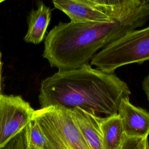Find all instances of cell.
Instances as JSON below:
<instances>
[{
	"instance_id": "cell-1",
	"label": "cell",
	"mask_w": 149,
	"mask_h": 149,
	"mask_svg": "<svg viewBox=\"0 0 149 149\" xmlns=\"http://www.w3.org/2000/svg\"><path fill=\"white\" fill-rule=\"evenodd\" d=\"M149 20V1L137 0L110 22H59L48 33L42 57L51 67L68 70L89 64L94 56Z\"/></svg>"
},
{
	"instance_id": "cell-2",
	"label": "cell",
	"mask_w": 149,
	"mask_h": 149,
	"mask_svg": "<svg viewBox=\"0 0 149 149\" xmlns=\"http://www.w3.org/2000/svg\"><path fill=\"white\" fill-rule=\"evenodd\" d=\"M127 84L113 73H106L86 64L68 70H58L41 83V108H80L109 116L118 113L123 98L129 97Z\"/></svg>"
},
{
	"instance_id": "cell-3",
	"label": "cell",
	"mask_w": 149,
	"mask_h": 149,
	"mask_svg": "<svg viewBox=\"0 0 149 149\" xmlns=\"http://www.w3.org/2000/svg\"><path fill=\"white\" fill-rule=\"evenodd\" d=\"M149 60V26L132 31L108 45L90 61V65L106 73L119 67Z\"/></svg>"
},
{
	"instance_id": "cell-4",
	"label": "cell",
	"mask_w": 149,
	"mask_h": 149,
	"mask_svg": "<svg viewBox=\"0 0 149 149\" xmlns=\"http://www.w3.org/2000/svg\"><path fill=\"white\" fill-rule=\"evenodd\" d=\"M51 149H90L71 113L59 107L35 110L33 118Z\"/></svg>"
},
{
	"instance_id": "cell-5",
	"label": "cell",
	"mask_w": 149,
	"mask_h": 149,
	"mask_svg": "<svg viewBox=\"0 0 149 149\" xmlns=\"http://www.w3.org/2000/svg\"><path fill=\"white\" fill-rule=\"evenodd\" d=\"M34 109L20 95L0 96V148L33 120Z\"/></svg>"
},
{
	"instance_id": "cell-6",
	"label": "cell",
	"mask_w": 149,
	"mask_h": 149,
	"mask_svg": "<svg viewBox=\"0 0 149 149\" xmlns=\"http://www.w3.org/2000/svg\"><path fill=\"white\" fill-rule=\"evenodd\" d=\"M55 8L62 11L74 23L89 22H110L113 16L109 17L91 2V0H54Z\"/></svg>"
},
{
	"instance_id": "cell-7",
	"label": "cell",
	"mask_w": 149,
	"mask_h": 149,
	"mask_svg": "<svg viewBox=\"0 0 149 149\" xmlns=\"http://www.w3.org/2000/svg\"><path fill=\"white\" fill-rule=\"evenodd\" d=\"M118 114L121 119L126 137H148L149 112L130 103L129 97L123 98L119 105Z\"/></svg>"
},
{
	"instance_id": "cell-8",
	"label": "cell",
	"mask_w": 149,
	"mask_h": 149,
	"mask_svg": "<svg viewBox=\"0 0 149 149\" xmlns=\"http://www.w3.org/2000/svg\"><path fill=\"white\" fill-rule=\"evenodd\" d=\"M72 116L90 149H103L100 116L93 111L80 108L70 110Z\"/></svg>"
},
{
	"instance_id": "cell-9",
	"label": "cell",
	"mask_w": 149,
	"mask_h": 149,
	"mask_svg": "<svg viewBox=\"0 0 149 149\" xmlns=\"http://www.w3.org/2000/svg\"><path fill=\"white\" fill-rule=\"evenodd\" d=\"M37 8L32 9L27 17L28 29L24 37L26 42L40 44L44 39L51 17V9L38 1Z\"/></svg>"
},
{
	"instance_id": "cell-10",
	"label": "cell",
	"mask_w": 149,
	"mask_h": 149,
	"mask_svg": "<svg viewBox=\"0 0 149 149\" xmlns=\"http://www.w3.org/2000/svg\"><path fill=\"white\" fill-rule=\"evenodd\" d=\"M103 149H119L126 136L118 114L99 119Z\"/></svg>"
},
{
	"instance_id": "cell-11",
	"label": "cell",
	"mask_w": 149,
	"mask_h": 149,
	"mask_svg": "<svg viewBox=\"0 0 149 149\" xmlns=\"http://www.w3.org/2000/svg\"><path fill=\"white\" fill-rule=\"evenodd\" d=\"M26 149H51L37 122L33 119L23 129Z\"/></svg>"
},
{
	"instance_id": "cell-12",
	"label": "cell",
	"mask_w": 149,
	"mask_h": 149,
	"mask_svg": "<svg viewBox=\"0 0 149 149\" xmlns=\"http://www.w3.org/2000/svg\"><path fill=\"white\" fill-rule=\"evenodd\" d=\"M119 149H149L148 139L126 137Z\"/></svg>"
},
{
	"instance_id": "cell-13",
	"label": "cell",
	"mask_w": 149,
	"mask_h": 149,
	"mask_svg": "<svg viewBox=\"0 0 149 149\" xmlns=\"http://www.w3.org/2000/svg\"><path fill=\"white\" fill-rule=\"evenodd\" d=\"M0 149H26L23 130Z\"/></svg>"
},
{
	"instance_id": "cell-14",
	"label": "cell",
	"mask_w": 149,
	"mask_h": 149,
	"mask_svg": "<svg viewBox=\"0 0 149 149\" xmlns=\"http://www.w3.org/2000/svg\"><path fill=\"white\" fill-rule=\"evenodd\" d=\"M142 88L149 101V73L142 81Z\"/></svg>"
},
{
	"instance_id": "cell-15",
	"label": "cell",
	"mask_w": 149,
	"mask_h": 149,
	"mask_svg": "<svg viewBox=\"0 0 149 149\" xmlns=\"http://www.w3.org/2000/svg\"><path fill=\"white\" fill-rule=\"evenodd\" d=\"M1 58H2V54L1 52L0 51V96L2 94H1V72H2V61H1Z\"/></svg>"
},
{
	"instance_id": "cell-16",
	"label": "cell",
	"mask_w": 149,
	"mask_h": 149,
	"mask_svg": "<svg viewBox=\"0 0 149 149\" xmlns=\"http://www.w3.org/2000/svg\"><path fill=\"white\" fill-rule=\"evenodd\" d=\"M3 2V0H0V3H1V2Z\"/></svg>"
}]
</instances>
